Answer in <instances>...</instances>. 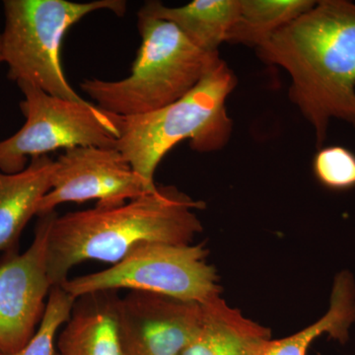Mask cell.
Returning a JSON list of instances; mask_svg holds the SVG:
<instances>
[{
	"label": "cell",
	"mask_w": 355,
	"mask_h": 355,
	"mask_svg": "<svg viewBox=\"0 0 355 355\" xmlns=\"http://www.w3.org/2000/svg\"><path fill=\"white\" fill-rule=\"evenodd\" d=\"M125 355H182L200 330L202 304L130 291L116 301Z\"/></svg>",
	"instance_id": "30bf717a"
},
{
	"label": "cell",
	"mask_w": 355,
	"mask_h": 355,
	"mask_svg": "<svg viewBox=\"0 0 355 355\" xmlns=\"http://www.w3.org/2000/svg\"><path fill=\"white\" fill-rule=\"evenodd\" d=\"M17 85L24 96L20 109L26 121L15 135L0 141V172L23 171L29 159L58 149L116 148L118 132L111 114L95 104L55 97L29 83Z\"/></svg>",
	"instance_id": "52a82bcc"
},
{
	"label": "cell",
	"mask_w": 355,
	"mask_h": 355,
	"mask_svg": "<svg viewBox=\"0 0 355 355\" xmlns=\"http://www.w3.org/2000/svg\"><path fill=\"white\" fill-rule=\"evenodd\" d=\"M77 299L62 286H53L49 295L43 320L32 340L14 354L0 355H55V340L58 330L67 323Z\"/></svg>",
	"instance_id": "e0dca14e"
},
{
	"label": "cell",
	"mask_w": 355,
	"mask_h": 355,
	"mask_svg": "<svg viewBox=\"0 0 355 355\" xmlns=\"http://www.w3.org/2000/svg\"><path fill=\"white\" fill-rule=\"evenodd\" d=\"M318 181L335 191L355 187V154L343 146L322 147L313 162Z\"/></svg>",
	"instance_id": "ac0fdd59"
},
{
	"label": "cell",
	"mask_w": 355,
	"mask_h": 355,
	"mask_svg": "<svg viewBox=\"0 0 355 355\" xmlns=\"http://www.w3.org/2000/svg\"><path fill=\"white\" fill-rule=\"evenodd\" d=\"M111 291L83 296L58 340L60 355H125ZM79 299V298H78Z\"/></svg>",
	"instance_id": "7c38bea8"
},
{
	"label": "cell",
	"mask_w": 355,
	"mask_h": 355,
	"mask_svg": "<svg viewBox=\"0 0 355 355\" xmlns=\"http://www.w3.org/2000/svg\"><path fill=\"white\" fill-rule=\"evenodd\" d=\"M263 62L286 69L291 101L322 148L333 119L355 127V3L321 0L258 48Z\"/></svg>",
	"instance_id": "6da1fadb"
},
{
	"label": "cell",
	"mask_w": 355,
	"mask_h": 355,
	"mask_svg": "<svg viewBox=\"0 0 355 355\" xmlns=\"http://www.w3.org/2000/svg\"><path fill=\"white\" fill-rule=\"evenodd\" d=\"M55 355H60V354H58V352H57V354H55Z\"/></svg>",
	"instance_id": "ffe728a7"
},
{
	"label": "cell",
	"mask_w": 355,
	"mask_h": 355,
	"mask_svg": "<svg viewBox=\"0 0 355 355\" xmlns=\"http://www.w3.org/2000/svg\"><path fill=\"white\" fill-rule=\"evenodd\" d=\"M57 212L39 216L31 246L7 252L0 263V352L22 349L38 330L53 284L48 270V241Z\"/></svg>",
	"instance_id": "ba28073f"
},
{
	"label": "cell",
	"mask_w": 355,
	"mask_h": 355,
	"mask_svg": "<svg viewBox=\"0 0 355 355\" xmlns=\"http://www.w3.org/2000/svg\"><path fill=\"white\" fill-rule=\"evenodd\" d=\"M155 190L147 187L118 149L76 147L55 160L51 188L39 202L37 216L67 202L96 200L97 207H118Z\"/></svg>",
	"instance_id": "9c48e42d"
},
{
	"label": "cell",
	"mask_w": 355,
	"mask_h": 355,
	"mask_svg": "<svg viewBox=\"0 0 355 355\" xmlns=\"http://www.w3.org/2000/svg\"><path fill=\"white\" fill-rule=\"evenodd\" d=\"M241 0H195L181 7L147 1L139 13L176 25L198 48L219 53V46L239 17Z\"/></svg>",
	"instance_id": "5bb4252c"
},
{
	"label": "cell",
	"mask_w": 355,
	"mask_h": 355,
	"mask_svg": "<svg viewBox=\"0 0 355 355\" xmlns=\"http://www.w3.org/2000/svg\"><path fill=\"white\" fill-rule=\"evenodd\" d=\"M355 323V282L352 273H338L331 289L330 307L321 319L293 335L270 340L261 355H307L310 345L323 335L340 343L349 338Z\"/></svg>",
	"instance_id": "9a60e30c"
},
{
	"label": "cell",
	"mask_w": 355,
	"mask_h": 355,
	"mask_svg": "<svg viewBox=\"0 0 355 355\" xmlns=\"http://www.w3.org/2000/svg\"><path fill=\"white\" fill-rule=\"evenodd\" d=\"M141 43L130 76L118 81L85 79L80 84L106 113L139 116L171 105L191 92L220 60L198 48L168 21L137 14Z\"/></svg>",
	"instance_id": "277c9868"
},
{
	"label": "cell",
	"mask_w": 355,
	"mask_h": 355,
	"mask_svg": "<svg viewBox=\"0 0 355 355\" xmlns=\"http://www.w3.org/2000/svg\"><path fill=\"white\" fill-rule=\"evenodd\" d=\"M200 330L182 355H261L270 329L248 319L221 296L202 304Z\"/></svg>",
	"instance_id": "8fae6325"
},
{
	"label": "cell",
	"mask_w": 355,
	"mask_h": 355,
	"mask_svg": "<svg viewBox=\"0 0 355 355\" xmlns=\"http://www.w3.org/2000/svg\"><path fill=\"white\" fill-rule=\"evenodd\" d=\"M0 62H2L1 35H0Z\"/></svg>",
	"instance_id": "d6986e66"
},
{
	"label": "cell",
	"mask_w": 355,
	"mask_h": 355,
	"mask_svg": "<svg viewBox=\"0 0 355 355\" xmlns=\"http://www.w3.org/2000/svg\"><path fill=\"white\" fill-rule=\"evenodd\" d=\"M202 244L147 243L101 272L67 279L62 286L78 299L127 289L205 304L220 296L214 266Z\"/></svg>",
	"instance_id": "8992f818"
},
{
	"label": "cell",
	"mask_w": 355,
	"mask_h": 355,
	"mask_svg": "<svg viewBox=\"0 0 355 355\" xmlns=\"http://www.w3.org/2000/svg\"><path fill=\"white\" fill-rule=\"evenodd\" d=\"M237 77L223 60L191 92L164 108L132 116L111 114L118 132L116 149L150 190L163 157L184 140L198 153L220 150L230 139L232 120L226 100Z\"/></svg>",
	"instance_id": "3957f363"
},
{
	"label": "cell",
	"mask_w": 355,
	"mask_h": 355,
	"mask_svg": "<svg viewBox=\"0 0 355 355\" xmlns=\"http://www.w3.org/2000/svg\"><path fill=\"white\" fill-rule=\"evenodd\" d=\"M203 207L176 187L157 186L118 207L55 214L48 241L51 284L60 286L83 261L114 265L142 244H191L202 230L196 210Z\"/></svg>",
	"instance_id": "7a4b0ae2"
},
{
	"label": "cell",
	"mask_w": 355,
	"mask_h": 355,
	"mask_svg": "<svg viewBox=\"0 0 355 355\" xmlns=\"http://www.w3.org/2000/svg\"><path fill=\"white\" fill-rule=\"evenodd\" d=\"M316 3L314 0H241L239 17L226 42L260 48Z\"/></svg>",
	"instance_id": "2e32d148"
},
{
	"label": "cell",
	"mask_w": 355,
	"mask_h": 355,
	"mask_svg": "<svg viewBox=\"0 0 355 355\" xmlns=\"http://www.w3.org/2000/svg\"><path fill=\"white\" fill-rule=\"evenodd\" d=\"M55 165L44 155L31 159L23 171L0 172V252L16 250L21 233L51 190Z\"/></svg>",
	"instance_id": "4fadbf2b"
},
{
	"label": "cell",
	"mask_w": 355,
	"mask_h": 355,
	"mask_svg": "<svg viewBox=\"0 0 355 355\" xmlns=\"http://www.w3.org/2000/svg\"><path fill=\"white\" fill-rule=\"evenodd\" d=\"M125 0H6L1 35L2 62L9 79L29 83L70 101L85 103L70 86L62 69L60 49L65 33L88 14L108 10L127 12Z\"/></svg>",
	"instance_id": "5b68a950"
}]
</instances>
